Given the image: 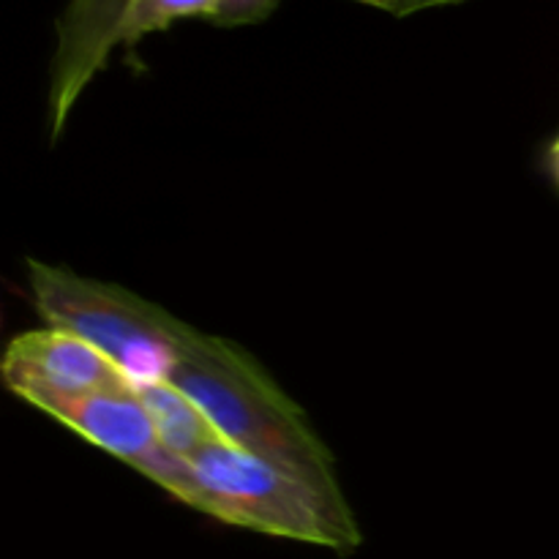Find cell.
Here are the masks:
<instances>
[{
	"mask_svg": "<svg viewBox=\"0 0 559 559\" xmlns=\"http://www.w3.org/2000/svg\"><path fill=\"white\" fill-rule=\"evenodd\" d=\"M167 382L200 407L218 437L293 469L333 502H347L331 448L243 347L183 322L178 364Z\"/></svg>",
	"mask_w": 559,
	"mask_h": 559,
	"instance_id": "cell-1",
	"label": "cell"
},
{
	"mask_svg": "<svg viewBox=\"0 0 559 559\" xmlns=\"http://www.w3.org/2000/svg\"><path fill=\"white\" fill-rule=\"evenodd\" d=\"M197 511L233 527L353 555L360 530L349 502H333L293 469L216 437L189 459Z\"/></svg>",
	"mask_w": 559,
	"mask_h": 559,
	"instance_id": "cell-2",
	"label": "cell"
},
{
	"mask_svg": "<svg viewBox=\"0 0 559 559\" xmlns=\"http://www.w3.org/2000/svg\"><path fill=\"white\" fill-rule=\"evenodd\" d=\"M33 304L47 325L69 331L102 349L131 385L167 382L178 364L183 322L158 304L109 282L27 260Z\"/></svg>",
	"mask_w": 559,
	"mask_h": 559,
	"instance_id": "cell-3",
	"label": "cell"
},
{
	"mask_svg": "<svg viewBox=\"0 0 559 559\" xmlns=\"http://www.w3.org/2000/svg\"><path fill=\"white\" fill-rule=\"evenodd\" d=\"M38 409L47 413L49 418L60 420L66 429L80 435L91 445L129 464L131 469L162 486L175 500L197 511L200 486H197L189 462L173 456L164 448L153 418L147 415L134 388L87 393V396L76 399H55Z\"/></svg>",
	"mask_w": 559,
	"mask_h": 559,
	"instance_id": "cell-4",
	"label": "cell"
},
{
	"mask_svg": "<svg viewBox=\"0 0 559 559\" xmlns=\"http://www.w3.org/2000/svg\"><path fill=\"white\" fill-rule=\"evenodd\" d=\"M0 374L14 396L36 409L55 399L134 388L102 349L52 325L16 336L5 347Z\"/></svg>",
	"mask_w": 559,
	"mask_h": 559,
	"instance_id": "cell-5",
	"label": "cell"
},
{
	"mask_svg": "<svg viewBox=\"0 0 559 559\" xmlns=\"http://www.w3.org/2000/svg\"><path fill=\"white\" fill-rule=\"evenodd\" d=\"M131 0H69L58 20V47L49 74V136L63 134L85 87L118 47V27Z\"/></svg>",
	"mask_w": 559,
	"mask_h": 559,
	"instance_id": "cell-6",
	"label": "cell"
},
{
	"mask_svg": "<svg viewBox=\"0 0 559 559\" xmlns=\"http://www.w3.org/2000/svg\"><path fill=\"white\" fill-rule=\"evenodd\" d=\"M134 393L145 404L147 415H151L153 426L158 431V440L164 442V448L173 456L189 462L202 445H207V442L218 437V431L200 413V407L183 391L169 385V382L134 385Z\"/></svg>",
	"mask_w": 559,
	"mask_h": 559,
	"instance_id": "cell-7",
	"label": "cell"
},
{
	"mask_svg": "<svg viewBox=\"0 0 559 559\" xmlns=\"http://www.w3.org/2000/svg\"><path fill=\"white\" fill-rule=\"evenodd\" d=\"M216 0H131L118 27L120 44H136L142 36L156 31H167L173 22L205 16L211 20Z\"/></svg>",
	"mask_w": 559,
	"mask_h": 559,
	"instance_id": "cell-8",
	"label": "cell"
},
{
	"mask_svg": "<svg viewBox=\"0 0 559 559\" xmlns=\"http://www.w3.org/2000/svg\"><path fill=\"white\" fill-rule=\"evenodd\" d=\"M282 0H216L211 22L218 27L257 25L278 9Z\"/></svg>",
	"mask_w": 559,
	"mask_h": 559,
	"instance_id": "cell-9",
	"label": "cell"
},
{
	"mask_svg": "<svg viewBox=\"0 0 559 559\" xmlns=\"http://www.w3.org/2000/svg\"><path fill=\"white\" fill-rule=\"evenodd\" d=\"M448 3H462V0H396L393 14L407 16V14H415V11L437 9V5H448Z\"/></svg>",
	"mask_w": 559,
	"mask_h": 559,
	"instance_id": "cell-10",
	"label": "cell"
},
{
	"mask_svg": "<svg viewBox=\"0 0 559 559\" xmlns=\"http://www.w3.org/2000/svg\"><path fill=\"white\" fill-rule=\"evenodd\" d=\"M549 167H551V175H555V183L559 186V136L555 140V145H551Z\"/></svg>",
	"mask_w": 559,
	"mask_h": 559,
	"instance_id": "cell-11",
	"label": "cell"
},
{
	"mask_svg": "<svg viewBox=\"0 0 559 559\" xmlns=\"http://www.w3.org/2000/svg\"><path fill=\"white\" fill-rule=\"evenodd\" d=\"M355 3H366V5H374V9H382V11H393L396 0H355Z\"/></svg>",
	"mask_w": 559,
	"mask_h": 559,
	"instance_id": "cell-12",
	"label": "cell"
}]
</instances>
